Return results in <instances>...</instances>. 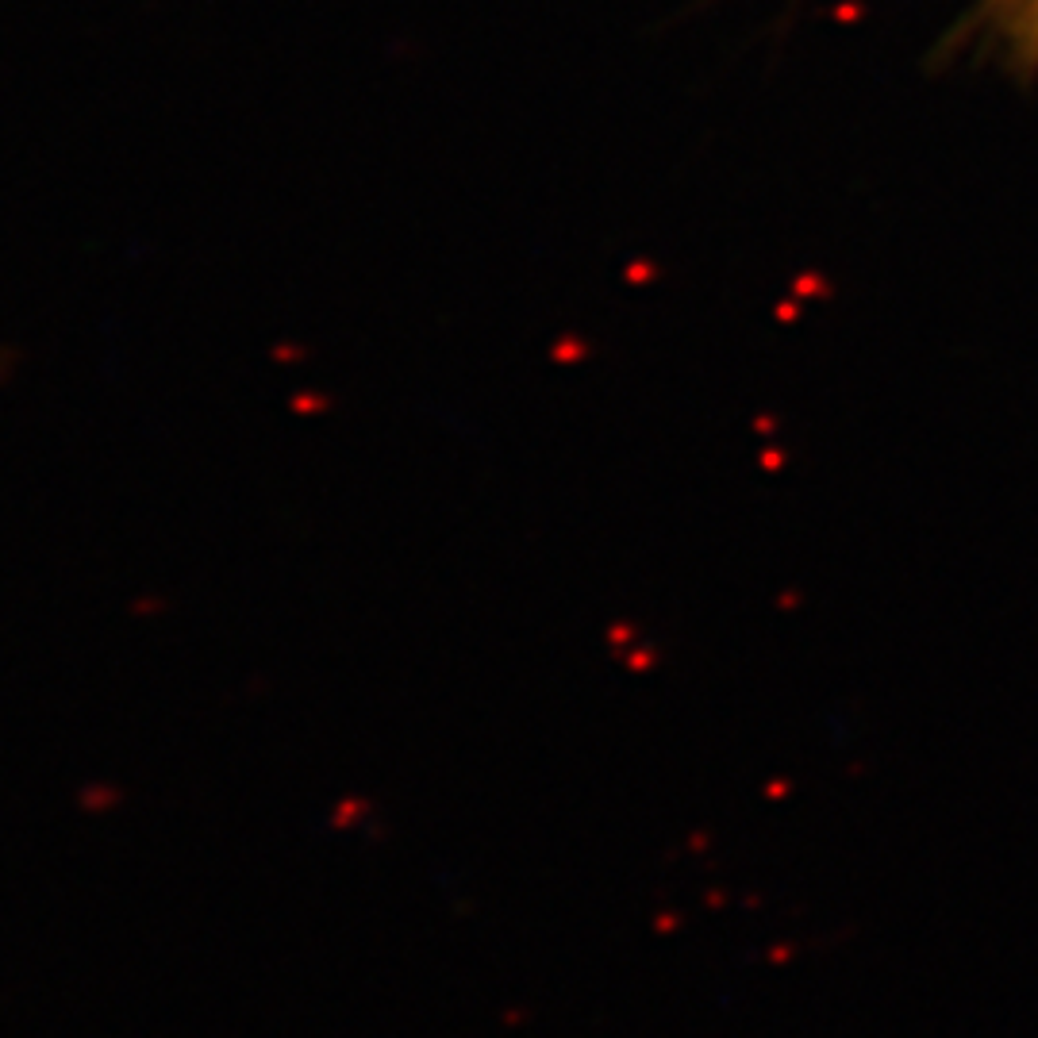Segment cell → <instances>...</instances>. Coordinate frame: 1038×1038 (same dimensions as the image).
<instances>
[{"label": "cell", "instance_id": "6da1fadb", "mask_svg": "<svg viewBox=\"0 0 1038 1038\" xmlns=\"http://www.w3.org/2000/svg\"><path fill=\"white\" fill-rule=\"evenodd\" d=\"M989 24L1023 70H1038V0H989Z\"/></svg>", "mask_w": 1038, "mask_h": 1038}]
</instances>
